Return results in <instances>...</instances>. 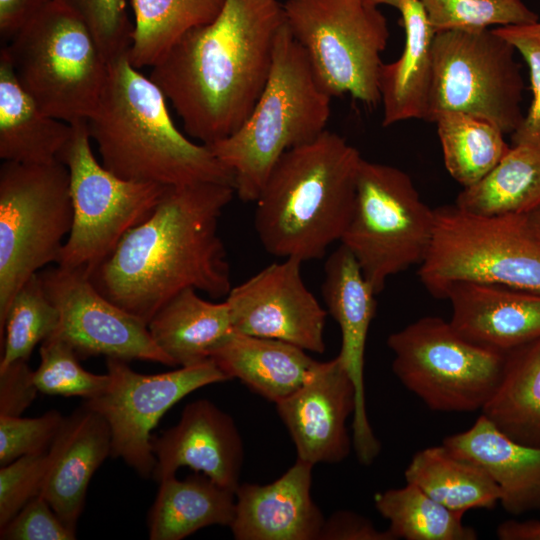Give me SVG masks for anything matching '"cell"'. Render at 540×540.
Returning a JSON list of instances; mask_svg holds the SVG:
<instances>
[{"label": "cell", "instance_id": "1", "mask_svg": "<svg viewBox=\"0 0 540 540\" xmlns=\"http://www.w3.org/2000/svg\"><path fill=\"white\" fill-rule=\"evenodd\" d=\"M234 195L233 186L221 183L167 186L151 215L122 237L91 282L147 324L186 288L227 296L230 265L218 224Z\"/></svg>", "mask_w": 540, "mask_h": 540}, {"label": "cell", "instance_id": "2", "mask_svg": "<svg viewBox=\"0 0 540 540\" xmlns=\"http://www.w3.org/2000/svg\"><path fill=\"white\" fill-rule=\"evenodd\" d=\"M285 22L278 0H225L217 17L184 33L151 67L149 78L205 145L247 119L269 77Z\"/></svg>", "mask_w": 540, "mask_h": 540}, {"label": "cell", "instance_id": "3", "mask_svg": "<svg viewBox=\"0 0 540 540\" xmlns=\"http://www.w3.org/2000/svg\"><path fill=\"white\" fill-rule=\"evenodd\" d=\"M96 109L87 119L101 163L115 175L162 186L201 182L234 187L233 173L210 148L174 124L166 96L121 54L109 61Z\"/></svg>", "mask_w": 540, "mask_h": 540}, {"label": "cell", "instance_id": "4", "mask_svg": "<svg viewBox=\"0 0 540 540\" xmlns=\"http://www.w3.org/2000/svg\"><path fill=\"white\" fill-rule=\"evenodd\" d=\"M362 159L327 129L285 152L255 201L254 226L263 248L281 259L323 258L351 218Z\"/></svg>", "mask_w": 540, "mask_h": 540}, {"label": "cell", "instance_id": "5", "mask_svg": "<svg viewBox=\"0 0 540 540\" xmlns=\"http://www.w3.org/2000/svg\"><path fill=\"white\" fill-rule=\"evenodd\" d=\"M331 98L284 22L269 77L250 115L233 134L207 145L233 173L240 200L255 202L280 157L326 130Z\"/></svg>", "mask_w": 540, "mask_h": 540}, {"label": "cell", "instance_id": "6", "mask_svg": "<svg viewBox=\"0 0 540 540\" xmlns=\"http://www.w3.org/2000/svg\"><path fill=\"white\" fill-rule=\"evenodd\" d=\"M2 47L18 81L46 114L72 124L94 112L109 61L71 9L50 0Z\"/></svg>", "mask_w": 540, "mask_h": 540}, {"label": "cell", "instance_id": "7", "mask_svg": "<svg viewBox=\"0 0 540 540\" xmlns=\"http://www.w3.org/2000/svg\"><path fill=\"white\" fill-rule=\"evenodd\" d=\"M430 249L419 279L445 298L458 282H478L540 292V242L525 215L479 216L454 205L435 208Z\"/></svg>", "mask_w": 540, "mask_h": 540}, {"label": "cell", "instance_id": "8", "mask_svg": "<svg viewBox=\"0 0 540 540\" xmlns=\"http://www.w3.org/2000/svg\"><path fill=\"white\" fill-rule=\"evenodd\" d=\"M73 225L70 176L59 159L0 166V326L16 292L57 263Z\"/></svg>", "mask_w": 540, "mask_h": 540}, {"label": "cell", "instance_id": "9", "mask_svg": "<svg viewBox=\"0 0 540 540\" xmlns=\"http://www.w3.org/2000/svg\"><path fill=\"white\" fill-rule=\"evenodd\" d=\"M434 226L435 210L421 199L406 172L362 159L354 208L340 243L354 255L377 295L389 277L425 260Z\"/></svg>", "mask_w": 540, "mask_h": 540}, {"label": "cell", "instance_id": "10", "mask_svg": "<svg viewBox=\"0 0 540 540\" xmlns=\"http://www.w3.org/2000/svg\"><path fill=\"white\" fill-rule=\"evenodd\" d=\"M285 23L304 49L321 88L380 102L379 75L390 33L386 17L367 0H286Z\"/></svg>", "mask_w": 540, "mask_h": 540}, {"label": "cell", "instance_id": "11", "mask_svg": "<svg viewBox=\"0 0 540 540\" xmlns=\"http://www.w3.org/2000/svg\"><path fill=\"white\" fill-rule=\"evenodd\" d=\"M71 125L58 159L69 171L73 225L57 265L90 277L122 237L151 215L167 186L115 175L95 157L87 120Z\"/></svg>", "mask_w": 540, "mask_h": 540}, {"label": "cell", "instance_id": "12", "mask_svg": "<svg viewBox=\"0 0 540 540\" xmlns=\"http://www.w3.org/2000/svg\"><path fill=\"white\" fill-rule=\"evenodd\" d=\"M387 346L400 382L431 410H482L501 379L505 354L478 346L437 316L391 333Z\"/></svg>", "mask_w": 540, "mask_h": 540}, {"label": "cell", "instance_id": "13", "mask_svg": "<svg viewBox=\"0 0 540 540\" xmlns=\"http://www.w3.org/2000/svg\"><path fill=\"white\" fill-rule=\"evenodd\" d=\"M516 53L495 28L435 33L428 120L441 112H460L512 134L524 117Z\"/></svg>", "mask_w": 540, "mask_h": 540}, {"label": "cell", "instance_id": "14", "mask_svg": "<svg viewBox=\"0 0 540 540\" xmlns=\"http://www.w3.org/2000/svg\"><path fill=\"white\" fill-rule=\"evenodd\" d=\"M106 365L108 388L84 405L108 423L111 456L121 458L143 478L153 474L151 431L161 417L193 391L230 380L212 359L158 374L138 373L116 358H107Z\"/></svg>", "mask_w": 540, "mask_h": 540}, {"label": "cell", "instance_id": "15", "mask_svg": "<svg viewBox=\"0 0 540 540\" xmlns=\"http://www.w3.org/2000/svg\"><path fill=\"white\" fill-rule=\"evenodd\" d=\"M38 275L59 312V324L51 336L71 345L79 359L104 355L174 366L152 339L147 323L108 300L89 276L58 265Z\"/></svg>", "mask_w": 540, "mask_h": 540}, {"label": "cell", "instance_id": "16", "mask_svg": "<svg viewBox=\"0 0 540 540\" xmlns=\"http://www.w3.org/2000/svg\"><path fill=\"white\" fill-rule=\"evenodd\" d=\"M302 263L284 258L231 288L226 302L235 332L325 351L328 313L304 283Z\"/></svg>", "mask_w": 540, "mask_h": 540}, {"label": "cell", "instance_id": "17", "mask_svg": "<svg viewBox=\"0 0 540 540\" xmlns=\"http://www.w3.org/2000/svg\"><path fill=\"white\" fill-rule=\"evenodd\" d=\"M322 297L341 332L338 358L356 390V408L352 417V443L358 461L370 465L377 458L381 444L368 420L364 360L370 324L377 309L376 292L366 280L356 258L340 243L324 266Z\"/></svg>", "mask_w": 540, "mask_h": 540}, {"label": "cell", "instance_id": "18", "mask_svg": "<svg viewBox=\"0 0 540 540\" xmlns=\"http://www.w3.org/2000/svg\"><path fill=\"white\" fill-rule=\"evenodd\" d=\"M276 410L296 447L297 459L336 464L350 453L346 422L356 408V390L341 361L320 362L311 377Z\"/></svg>", "mask_w": 540, "mask_h": 540}, {"label": "cell", "instance_id": "19", "mask_svg": "<svg viewBox=\"0 0 540 540\" xmlns=\"http://www.w3.org/2000/svg\"><path fill=\"white\" fill-rule=\"evenodd\" d=\"M155 457L152 477L158 483L181 467L208 476L236 491L244 460L241 436L231 416L208 399L185 406L179 422L151 436Z\"/></svg>", "mask_w": 540, "mask_h": 540}, {"label": "cell", "instance_id": "20", "mask_svg": "<svg viewBox=\"0 0 540 540\" xmlns=\"http://www.w3.org/2000/svg\"><path fill=\"white\" fill-rule=\"evenodd\" d=\"M312 468L297 459L269 484H240L230 525L234 538L319 540L325 518L311 496Z\"/></svg>", "mask_w": 540, "mask_h": 540}, {"label": "cell", "instance_id": "21", "mask_svg": "<svg viewBox=\"0 0 540 540\" xmlns=\"http://www.w3.org/2000/svg\"><path fill=\"white\" fill-rule=\"evenodd\" d=\"M449 320L470 342L506 354L540 338V292L458 282L449 287Z\"/></svg>", "mask_w": 540, "mask_h": 540}, {"label": "cell", "instance_id": "22", "mask_svg": "<svg viewBox=\"0 0 540 540\" xmlns=\"http://www.w3.org/2000/svg\"><path fill=\"white\" fill-rule=\"evenodd\" d=\"M111 450L110 427L99 413L83 404L64 417L48 450L49 465L40 495L74 532L89 482Z\"/></svg>", "mask_w": 540, "mask_h": 540}, {"label": "cell", "instance_id": "23", "mask_svg": "<svg viewBox=\"0 0 540 540\" xmlns=\"http://www.w3.org/2000/svg\"><path fill=\"white\" fill-rule=\"evenodd\" d=\"M442 444L486 471L507 513L540 510V447L513 440L482 414L472 427L446 437Z\"/></svg>", "mask_w": 540, "mask_h": 540}, {"label": "cell", "instance_id": "24", "mask_svg": "<svg viewBox=\"0 0 540 540\" xmlns=\"http://www.w3.org/2000/svg\"><path fill=\"white\" fill-rule=\"evenodd\" d=\"M404 29L400 57L381 67L380 102L383 126L409 119H426L433 80V40L435 31L419 0H403L396 8Z\"/></svg>", "mask_w": 540, "mask_h": 540}, {"label": "cell", "instance_id": "25", "mask_svg": "<svg viewBox=\"0 0 540 540\" xmlns=\"http://www.w3.org/2000/svg\"><path fill=\"white\" fill-rule=\"evenodd\" d=\"M288 342L233 332L211 355L230 378L275 404L296 392L320 362Z\"/></svg>", "mask_w": 540, "mask_h": 540}, {"label": "cell", "instance_id": "26", "mask_svg": "<svg viewBox=\"0 0 540 540\" xmlns=\"http://www.w3.org/2000/svg\"><path fill=\"white\" fill-rule=\"evenodd\" d=\"M156 345L174 366H192L211 358L233 332L229 306L186 288L167 301L147 324Z\"/></svg>", "mask_w": 540, "mask_h": 540}, {"label": "cell", "instance_id": "27", "mask_svg": "<svg viewBox=\"0 0 540 540\" xmlns=\"http://www.w3.org/2000/svg\"><path fill=\"white\" fill-rule=\"evenodd\" d=\"M72 125L46 114L18 81L0 50V158L18 163H48L58 156Z\"/></svg>", "mask_w": 540, "mask_h": 540}, {"label": "cell", "instance_id": "28", "mask_svg": "<svg viewBox=\"0 0 540 540\" xmlns=\"http://www.w3.org/2000/svg\"><path fill=\"white\" fill-rule=\"evenodd\" d=\"M235 492L195 472L179 480L175 475L159 482L147 517L151 540H181L211 525H231Z\"/></svg>", "mask_w": 540, "mask_h": 540}, {"label": "cell", "instance_id": "29", "mask_svg": "<svg viewBox=\"0 0 540 540\" xmlns=\"http://www.w3.org/2000/svg\"><path fill=\"white\" fill-rule=\"evenodd\" d=\"M481 411L513 440L540 447V338L505 354L499 384Z\"/></svg>", "mask_w": 540, "mask_h": 540}, {"label": "cell", "instance_id": "30", "mask_svg": "<svg viewBox=\"0 0 540 540\" xmlns=\"http://www.w3.org/2000/svg\"><path fill=\"white\" fill-rule=\"evenodd\" d=\"M404 476L437 502L464 514L470 509H493L500 501L499 488L486 471L443 444L416 452Z\"/></svg>", "mask_w": 540, "mask_h": 540}, {"label": "cell", "instance_id": "31", "mask_svg": "<svg viewBox=\"0 0 540 540\" xmlns=\"http://www.w3.org/2000/svg\"><path fill=\"white\" fill-rule=\"evenodd\" d=\"M455 205L479 216L526 215L540 206V151L510 147L477 183L463 188Z\"/></svg>", "mask_w": 540, "mask_h": 540}, {"label": "cell", "instance_id": "32", "mask_svg": "<svg viewBox=\"0 0 540 540\" xmlns=\"http://www.w3.org/2000/svg\"><path fill=\"white\" fill-rule=\"evenodd\" d=\"M225 0H132L134 24L128 58L152 67L187 31L213 21Z\"/></svg>", "mask_w": 540, "mask_h": 540}, {"label": "cell", "instance_id": "33", "mask_svg": "<svg viewBox=\"0 0 540 540\" xmlns=\"http://www.w3.org/2000/svg\"><path fill=\"white\" fill-rule=\"evenodd\" d=\"M431 121L436 124L444 165L463 188L481 180L510 149L504 133L485 119L441 112Z\"/></svg>", "mask_w": 540, "mask_h": 540}, {"label": "cell", "instance_id": "34", "mask_svg": "<svg viewBox=\"0 0 540 540\" xmlns=\"http://www.w3.org/2000/svg\"><path fill=\"white\" fill-rule=\"evenodd\" d=\"M374 504L389 522L387 530L395 540L478 538L476 531L463 523L464 513L445 507L412 483L376 493Z\"/></svg>", "mask_w": 540, "mask_h": 540}, {"label": "cell", "instance_id": "35", "mask_svg": "<svg viewBox=\"0 0 540 540\" xmlns=\"http://www.w3.org/2000/svg\"><path fill=\"white\" fill-rule=\"evenodd\" d=\"M59 312L47 296L38 273L32 275L13 297L0 326V368L28 361L35 346L54 334Z\"/></svg>", "mask_w": 540, "mask_h": 540}, {"label": "cell", "instance_id": "36", "mask_svg": "<svg viewBox=\"0 0 540 540\" xmlns=\"http://www.w3.org/2000/svg\"><path fill=\"white\" fill-rule=\"evenodd\" d=\"M435 33L527 25L538 15L521 0H419Z\"/></svg>", "mask_w": 540, "mask_h": 540}, {"label": "cell", "instance_id": "37", "mask_svg": "<svg viewBox=\"0 0 540 540\" xmlns=\"http://www.w3.org/2000/svg\"><path fill=\"white\" fill-rule=\"evenodd\" d=\"M39 353L40 364L33 371V382L40 393L88 400L102 394L110 384L108 373L86 371L72 346L58 337L44 340Z\"/></svg>", "mask_w": 540, "mask_h": 540}, {"label": "cell", "instance_id": "38", "mask_svg": "<svg viewBox=\"0 0 540 540\" xmlns=\"http://www.w3.org/2000/svg\"><path fill=\"white\" fill-rule=\"evenodd\" d=\"M77 14L88 26L105 57L128 53L133 25L126 0H56Z\"/></svg>", "mask_w": 540, "mask_h": 540}, {"label": "cell", "instance_id": "39", "mask_svg": "<svg viewBox=\"0 0 540 540\" xmlns=\"http://www.w3.org/2000/svg\"><path fill=\"white\" fill-rule=\"evenodd\" d=\"M526 62L532 101L520 125L512 133L513 146L526 145L540 151V24L510 25L495 28Z\"/></svg>", "mask_w": 540, "mask_h": 540}, {"label": "cell", "instance_id": "40", "mask_svg": "<svg viewBox=\"0 0 540 540\" xmlns=\"http://www.w3.org/2000/svg\"><path fill=\"white\" fill-rule=\"evenodd\" d=\"M63 419L57 410L36 418L0 416V467L21 456L48 451Z\"/></svg>", "mask_w": 540, "mask_h": 540}, {"label": "cell", "instance_id": "41", "mask_svg": "<svg viewBox=\"0 0 540 540\" xmlns=\"http://www.w3.org/2000/svg\"><path fill=\"white\" fill-rule=\"evenodd\" d=\"M48 465L46 451L21 456L0 468V528L40 495Z\"/></svg>", "mask_w": 540, "mask_h": 540}, {"label": "cell", "instance_id": "42", "mask_svg": "<svg viewBox=\"0 0 540 540\" xmlns=\"http://www.w3.org/2000/svg\"><path fill=\"white\" fill-rule=\"evenodd\" d=\"M1 540H74L70 530L41 496L32 498L0 528Z\"/></svg>", "mask_w": 540, "mask_h": 540}, {"label": "cell", "instance_id": "43", "mask_svg": "<svg viewBox=\"0 0 540 540\" xmlns=\"http://www.w3.org/2000/svg\"><path fill=\"white\" fill-rule=\"evenodd\" d=\"M28 361L0 368V416H21L37 395Z\"/></svg>", "mask_w": 540, "mask_h": 540}, {"label": "cell", "instance_id": "44", "mask_svg": "<svg viewBox=\"0 0 540 540\" xmlns=\"http://www.w3.org/2000/svg\"><path fill=\"white\" fill-rule=\"evenodd\" d=\"M395 540L388 531L352 511H337L325 519L319 540Z\"/></svg>", "mask_w": 540, "mask_h": 540}, {"label": "cell", "instance_id": "45", "mask_svg": "<svg viewBox=\"0 0 540 540\" xmlns=\"http://www.w3.org/2000/svg\"><path fill=\"white\" fill-rule=\"evenodd\" d=\"M50 0H0V36L8 42Z\"/></svg>", "mask_w": 540, "mask_h": 540}, {"label": "cell", "instance_id": "46", "mask_svg": "<svg viewBox=\"0 0 540 540\" xmlns=\"http://www.w3.org/2000/svg\"><path fill=\"white\" fill-rule=\"evenodd\" d=\"M496 535L501 540H540V521L510 519L497 527Z\"/></svg>", "mask_w": 540, "mask_h": 540}, {"label": "cell", "instance_id": "47", "mask_svg": "<svg viewBox=\"0 0 540 540\" xmlns=\"http://www.w3.org/2000/svg\"><path fill=\"white\" fill-rule=\"evenodd\" d=\"M525 220L532 235L540 242V206L526 214Z\"/></svg>", "mask_w": 540, "mask_h": 540}, {"label": "cell", "instance_id": "48", "mask_svg": "<svg viewBox=\"0 0 540 540\" xmlns=\"http://www.w3.org/2000/svg\"><path fill=\"white\" fill-rule=\"evenodd\" d=\"M367 1L375 6H379L383 4V5H389V6L397 8L403 0H367Z\"/></svg>", "mask_w": 540, "mask_h": 540}, {"label": "cell", "instance_id": "49", "mask_svg": "<svg viewBox=\"0 0 540 540\" xmlns=\"http://www.w3.org/2000/svg\"><path fill=\"white\" fill-rule=\"evenodd\" d=\"M539 24H540V21H539Z\"/></svg>", "mask_w": 540, "mask_h": 540}]
</instances>
